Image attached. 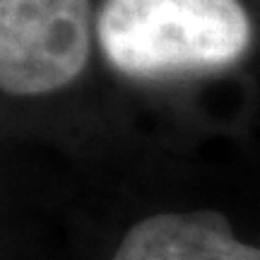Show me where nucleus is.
Listing matches in <instances>:
<instances>
[{"mask_svg":"<svg viewBox=\"0 0 260 260\" xmlns=\"http://www.w3.org/2000/svg\"><path fill=\"white\" fill-rule=\"evenodd\" d=\"M89 58V0H0V84L8 94L56 92Z\"/></svg>","mask_w":260,"mask_h":260,"instance_id":"obj_2","label":"nucleus"},{"mask_svg":"<svg viewBox=\"0 0 260 260\" xmlns=\"http://www.w3.org/2000/svg\"><path fill=\"white\" fill-rule=\"evenodd\" d=\"M113 260H260V248L236 241L229 219L205 210L135 224Z\"/></svg>","mask_w":260,"mask_h":260,"instance_id":"obj_3","label":"nucleus"},{"mask_svg":"<svg viewBox=\"0 0 260 260\" xmlns=\"http://www.w3.org/2000/svg\"><path fill=\"white\" fill-rule=\"evenodd\" d=\"M251 24L236 0H104V56L130 77L217 70L243 56Z\"/></svg>","mask_w":260,"mask_h":260,"instance_id":"obj_1","label":"nucleus"}]
</instances>
